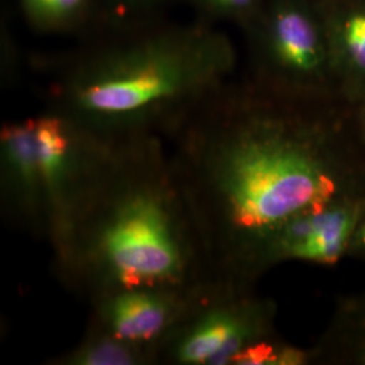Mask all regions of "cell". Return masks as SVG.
I'll return each instance as SVG.
<instances>
[{"mask_svg": "<svg viewBox=\"0 0 365 365\" xmlns=\"http://www.w3.org/2000/svg\"><path fill=\"white\" fill-rule=\"evenodd\" d=\"M170 161L218 277L257 283L262 256L292 217L365 194L351 106L307 102L232 80L168 137Z\"/></svg>", "mask_w": 365, "mask_h": 365, "instance_id": "1", "label": "cell"}, {"mask_svg": "<svg viewBox=\"0 0 365 365\" xmlns=\"http://www.w3.org/2000/svg\"><path fill=\"white\" fill-rule=\"evenodd\" d=\"M53 268L86 299L118 288H196L218 277L170 152L157 135L118 141Z\"/></svg>", "mask_w": 365, "mask_h": 365, "instance_id": "2", "label": "cell"}, {"mask_svg": "<svg viewBox=\"0 0 365 365\" xmlns=\"http://www.w3.org/2000/svg\"><path fill=\"white\" fill-rule=\"evenodd\" d=\"M108 33L66 57L48 87L49 110L106 140L170 137L235 78L233 39L199 18Z\"/></svg>", "mask_w": 365, "mask_h": 365, "instance_id": "3", "label": "cell"}, {"mask_svg": "<svg viewBox=\"0 0 365 365\" xmlns=\"http://www.w3.org/2000/svg\"><path fill=\"white\" fill-rule=\"evenodd\" d=\"M244 34L252 83L297 101L344 102L318 0H264Z\"/></svg>", "mask_w": 365, "mask_h": 365, "instance_id": "4", "label": "cell"}, {"mask_svg": "<svg viewBox=\"0 0 365 365\" xmlns=\"http://www.w3.org/2000/svg\"><path fill=\"white\" fill-rule=\"evenodd\" d=\"M277 304L255 283L215 277L197 287L157 365H233L249 345L277 334Z\"/></svg>", "mask_w": 365, "mask_h": 365, "instance_id": "5", "label": "cell"}, {"mask_svg": "<svg viewBox=\"0 0 365 365\" xmlns=\"http://www.w3.org/2000/svg\"><path fill=\"white\" fill-rule=\"evenodd\" d=\"M34 128L48 196V242L53 252L99 182L118 141L106 140L49 108L34 117Z\"/></svg>", "mask_w": 365, "mask_h": 365, "instance_id": "6", "label": "cell"}, {"mask_svg": "<svg viewBox=\"0 0 365 365\" xmlns=\"http://www.w3.org/2000/svg\"><path fill=\"white\" fill-rule=\"evenodd\" d=\"M364 202L365 194L341 195L288 220L265 249L262 274L287 261L334 265L349 256Z\"/></svg>", "mask_w": 365, "mask_h": 365, "instance_id": "7", "label": "cell"}, {"mask_svg": "<svg viewBox=\"0 0 365 365\" xmlns=\"http://www.w3.org/2000/svg\"><path fill=\"white\" fill-rule=\"evenodd\" d=\"M196 288L140 286L106 291L88 300L90 322L150 351L157 365L160 346L180 322Z\"/></svg>", "mask_w": 365, "mask_h": 365, "instance_id": "8", "label": "cell"}, {"mask_svg": "<svg viewBox=\"0 0 365 365\" xmlns=\"http://www.w3.org/2000/svg\"><path fill=\"white\" fill-rule=\"evenodd\" d=\"M0 207L10 225L48 241V196L34 117L7 122L0 133Z\"/></svg>", "mask_w": 365, "mask_h": 365, "instance_id": "9", "label": "cell"}, {"mask_svg": "<svg viewBox=\"0 0 365 365\" xmlns=\"http://www.w3.org/2000/svg\"><path fill=\"white\" fill-rule=\"evenodd\" d=\"M346 105L365 99V0H318Z\"/></svg>", "mask_w": 365, "mask_h": 365, "instance_id": "10", "label": "cell"}, {"mask_svg": "<svg viewBox=\"0 0 365 365\" xmlns=\"http://www.w3.org/2000/svg\"><path fill=\"white\" fill-rule=\"evenodd\" d=\"M312 349L314 365H365V288L336 300Z\"/></svg>", "mask_w": 365, "mask_h": 365, "instance_id": "11", "label": "cell"}, {"mask_svg": "<svg viewBox=\"0 0 365 365\" xmlns=\"http://www.w3.org/2000/svg\"><path fill=\"white\" fill-rule=\"evenodd\" d=\"M51 365H156L155 354L88 322L83 337Z\"/></svg>", "mask_w": 365, "mask_h": 365, "instance_id": "12", "label": "cell"}, {"mask_svg": "<svg viewBox=\"0 0 365 365\" xmlns=\"http://www.w3.org/2000/svg\"><path fill=\"white\" fill-rule=\"evenodd\" d=\"M29 25L42 33H68L99 22V0H18Z\"/></svg>", "mask_w": 365, "mask_h": 365, "instance_id": "13", "label": "cell"}, {"mask_svg": "<svg viewBox=\"0 0 365 365\" xmlns=\"http://www.w3.org/2000/svg\"><path fill=\"white\" fill-rule=\"evenodd\" d=\"M233 365H314L313 349L274 334L249 345L235 357Z\"/></svg>", "mask_w": 365, "mask_h": 365, "instance_id": "14", "label": "cell"}, {"mask_svg": "<svg viewBox=\"0 0 365 365\" xmlns=\"http://www.w3.org/2000/svg\"><path fill=\"white\" fill-rule=\"evenodd\" d=\"M172 0H99V22L108 30L140 26L160 19Z\"/></svg>", "mask_w": 365, "mask_h": 365, "instance_id": "15", "label": "cell"}, {"mask_svg": "<svg viewBox=\"0 0 365 365\" xmlns=\"http://www.w3.org/2000/svg\"><path fill=\"white\" fill-rule=\"evenodd\" d=\"M197 18L210 24H233L245 31L260 13L264 0H185Z\"/></svg>", "mask_w": 365, "mask_h": 365, "instance_id": "16", "label": "cell"}, {"mask_svg": "<svg viewBox=\"0 0 365 365\" xmlns=\"http://www.w3.org/2000/svg\"><path fill=\"white\" fill-rule=\"evenodd\" d=\"M351 122L354 135L365 152V99L351 106Z\"/></svg>", "mask_w": 365, "mask_h": 365, "instance_id": "17", "label": "cell"}, {"mask_svg": "<svg viewBox=\"0 0 365 365\" xmlns=\"http://www.w3.org/2000/svg\"><path fill=\"white\" fill-rule=\"evenodd\" d=\"M349 257H354L365 262V202L361 218L359 222L357 230L353 237L352 247L349 250Z\"/></svg>", "mask_w": 365, "mask_h": 365, "instance_id": "18", "label": "cell"}]
</instances>
